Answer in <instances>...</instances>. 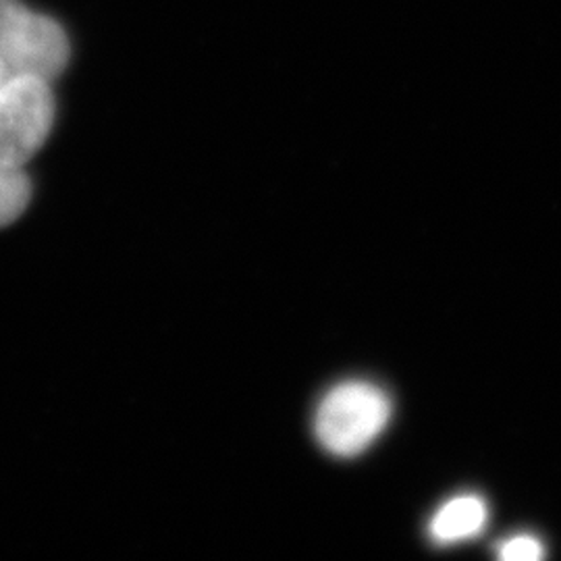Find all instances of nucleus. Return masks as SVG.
Listing matches in <instances>:
<instances>
[{
    "mask_svg": "<svg viewBox=\"0 0 561 561\" xmlns=\"http://www.w3.org/2000/svg\"><path fill=\"white\" fill-rule=\"evenodd\" d=\"M393 405L379 385L345 381L324 393L314 412V437L335 458H356L385 433Z\"/></svg>",
    "mask_w": 561,
    "mask_h": 561,
    "instance_id": "nucleus-1",
    "label": "nucleus"
},
{
    "mask_svg": "<svg viewBox=\"0 0 561 561\" xmlns=\"http://www.w3.org/2000/svg\"><path fill=\"white\" fill-rule=\"evenodd\" d=\"M69 53V38L57 21L21 0H0V60L9 73L55 80Z\"/></svg>",
    "mask_w": 561,
    "mask_h": 561,
    "instance_id": "nucleus-2",
    "label": "nucleus"
},
{
    "mask_svg": "<svg viewBox=\"0 0 561 561\" xmlns=\"http://www.w3.org/2000/svg\"><path fill=\"white\" fill-rule=\"evenodd\" d=\"M55 123L50 81L9 73L0 83V164L23 167L44 146Z\"/></svg>",
    "mask_w": 561,
    "mask_h": 561,
    "instance_id": "nucleus-3",
    "label": "nucleus"
},
{
    "mask_svg": "<svg viewBox=\"0 0 561 561\" xmlns=\"http://www.w3.org/2000/svg\"><path fill=\"white\" fill-rule=\"evenodd\" d=\"M489 520V507L479 495H458L433 514L428 535L439 545H456L479 537Z\"/></svg>",
    "mask_w": 561,
    "mask_h": 561,
    "instance_id": "nucleus-4",
    "label": "nucleus"
},
{
    "mask_svg": "<svg viewBox=\"0 0 561 561\" xmlns=\"http://www.w3.org/2000/svg\"><path fill=\"white\" fill-rule=\"evenodd\" d=\"M32 201V181L23 167L0 164V227L18 221Z\"/></svg>",
    "mask_w": 561,
    "mask_h": 561,
    "instance_id": "nucleus-5",
    "label": "nucleus"
},
{
    "mask_svg": "<svg viewBox=\"0 0 561 561\" xmlns=\"http://www.w3.org/2000/svg\"><path fill=\"white\" fill-rule=\"evenodd\" d=\"M497 556L505 561H539L545 556V547L533 535H518L500 542Z\"/></svg>",
    "mask_w": 561,
    "mask_h": 561,
    "instance_id": "nucleus-6",
    "label": "nucleus"
},
{
    "mask_svg": "<svg viewBox=\"0 0 561 561\" xmlns=\"http://www.w3.org/2000/svg\"><path fill=\"white\" fill-rule=\"evenodd\" d=\"M7 78H9V71H7V67H4V62H2V60H0V83H2V81L7 80Z\"/></svg>",
    "mask_w": 561,
    "mask_h": 561,
    "instance_id": "nucleus-7",
    "label": "nucleus"
}]
</instances>
